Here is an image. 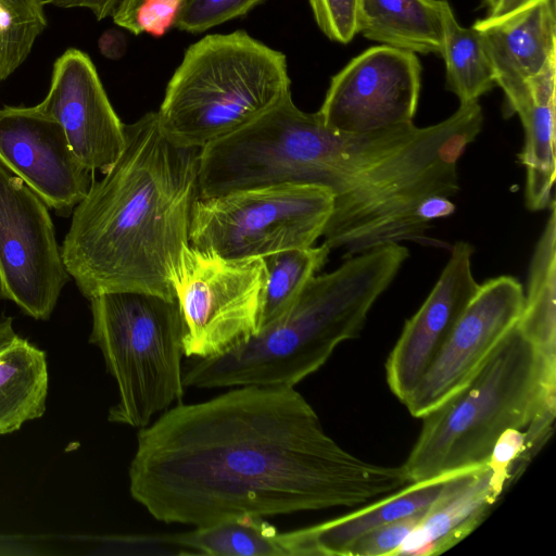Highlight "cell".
Here are the masks:
<instances>
[{"label":"cell","mask_w":556,"mask_h":556,"mask_svg":"<svg viewBox=\"0 0 556 556\" xmlns=\"http://www.w3.org/2000/svg\"><path fill=\"white\" fill-rule=\"evenodd\" d=\"M410 481L342 448L294 387L241 386L140 429L129 491L156 520L206 527L353 507Z\"/></svg>","instance_id":"cell-1"},{"label":"cell","mask_w":556,"mask_h":556,"mask_svg":"<svg viewBox=\"0 0 556 556\" xmlns=\"http://www.w3.org/2000/svg\"><path fill=\"white\" fill-rule=\"evenodd\" d=\"M200 151L170 141L156 112L125 125L121 155L73 210L61 248L85 298L135 291L176 299L173 280L200 199Z\"/></svg>","instance_id":"cell-2"},{"label":"cell","mask_w":556,"mask_h":556,"mask_svg":"<svg viewBox=\"0 0 556 556\" xmlns=\"http://www.w3.org/2000/svg\"><path fill=\"white\" fill-rule=\"evenodd\" d=\"M409 255L388 244L348 257L313 276L293 306L247 341L212 357H189L186 387H295L318 370L343 341L356 338L378 298Z\"/></svg>","instance_id":"cell-3"},{"label":"cell","mask_w":556,"mask_h":556,"mask_svg":"<svg viewBox=\"0 0 556 556\" xmlns=\"http://www.w3.org/2000/svg\"><path fill=\"white\" fill-rule=\"evenodd\" d=\"M555 417L556 356L516 323L469 381L422 417L403 467L410 483L477 469L507 429L527 432L540 450Z\"/></svg>","instance_id":"cell-4"},{"label":"cell","mask_w":556,"mask_h":556,"mask_svg":"<svg viewBox=\"0 0 556 556\" xmlns=\"http://www.w3.org/2000/svg\"><path fill=\"white\" fill-rule=\"evenodd\" d=\"M290 94L286 55L236 30L189 46L156 114L170 141L201 149L244 128Z\"/></svg>","instance_id":"cell-5"},{"label":"cell","mask_w":556,"mask_h":556,"mask_svg":"<svg viewBox=\"0 0 556 556\" xmlns=\"http://www.w3.org/2000/svg\"><path fill=\"white\" fill-rule=\"evenodd\" d=\"M97 345L118 399L108 420L142 429L185 391L184 321L176 299L119 291L89 299Z\"/></svg>","instance_id":"cell-6"},{"label":"cell","mask_w":556,"mask_h":556,"mask_svg":"<svg viewBox=\"0 0 556 556\" xmlns=\"http://www.w3.org/2000/svg\"><path fill=\"white\" fill-rule=\"evenodd\" d=\"M333 194L315 185H275L200 198L192 211L190 245L244 260L312 247L323 236Z\"/></svg>","instance_id":"cell-7"},{"label":"cell","mask_w":556,"mask_h":556,"mask_svg":"<svg viewBox=\"0 0 556 556\" xmlns=\"http://www.w3.org/2000/svg\"><path fill=\"white\" fill-rule=\"evenodd\" d=\"M265 280L262 257L226 258L187 245L173 280L185 356L212 357L255 334Z\"/></svg>","instance_id":"cell-8"},{"label":"cell","mask_w":556,"mask_h":556,"mask_svg":"<svg viewBox=\"0 0 556 556\" xmlns=\"http://www.w3.org/2000/svg\"><path fill=\"white\" fill-rule=\"evenodd\" d=\"M48 208L0 164V298L41 320L71 277Z\"/></svg>","instance_id":"cell-9"},{"label":"cell","mask_w":556,"mask_h":556,"mask_svg":"<svg viewBox=\"0 0 556 556\" xmlns=\"http://www.w3.org/2000/svg\"><path fill=\"white\" fill-rule=\"evenodd\" d=\"M416 53L379 45L331 77L317 114L334 131L365 134L413 123L420 88Z\"/></svg>","instance_id":"cell-10"},{"label":"cell","mask_w":556,"mask_h":556,"mask_svg":"<svg viewBox=\"0 0 556 556\" xmlns=\"http://www.w3.org/2000/svg\"><path fill=\"white\" fill-rule=\"evenodd\" d=\"M523 300V288L511 276L492 278L479 286L435 359L404 403L414 417H425L469 381L518 321Z\"/></svg>","instance_id":"cell-11"},{"label":"cell","mask_w":556,"mask_h":556,"mask_svg":"<svg viewBox=\"0 0 556 556\" xmlns=\"http://www.w3.org/2000/svg\"><path fill=\"white\" fill-rule=\"evenodd\" d=\"M0 164L63 216L85 198L94 176L60 123L38 105L0 109Z\"/></svg>","instance_id":"cell-12"},{"label":"cell","mask_w":556,"mask_h":556,"mask_svg":"<svg viewBox=\"0 0 556 556\" xmlns=\"http://www.w3.org/2000/svg\"><path fill=\"white\" fill-rule=\"evenodd\" d=\"M63 127L78 161L104 174L125 146L114 111L90 56L70 48L56 59L46 98L37 104Z\"/></svg>","instance_id":"cell-13"},{"label":"cell","mask_w":556,"mask_h":556,"mask_svg":"<svg viewBox=\"0 0 556 556\" xmlns=\"http://www.w3.org/2000/svg\"><path fill=\"white\" fill-rule=\"evenodd\" d=\"M472 254L468 242L457 241L452 247L438 281L405 323L388 357L387 381L402 403L418 386L479 289L471 269Z\"/></svg>","instance_id":"cell-14"},{"label":"cell","mask_w":556,"mask_h":556,"mask_svg":"<svg viewBox=\"0 0 556 556\" xmlns=\"http://www.w3.org/2000/svg\"><path fill=\"white\" fill-rule=\"evenodd\" d=\"M472 26L482 35L504 98L522 90L556 58L555 0H539L505 18H482Z\"/></svg>","instance_id":"cell-15"},{"label":"cell","mask_w":556,"mask_h":556,"mask_svg":"<svg viewBox=\"0 0 556 556\" xmlns=\"http://www.w3.org/2000/svg\"><path fill=\"white\" fill-rule=\"evenodd\" d=\"M503 492L486 464L455 475L396 556H431L446 552L480 526Z\"/></svg>","instance_id":"cell-16"},{"label":"cell","mask_w":556,"mask_h":556,"mask_svg":"<svg viewBox=\"0 0 556 556\" xmlns=\"http://www.w3.org/2000/svg\"><path fill=\"white\" fill-rule=\"evenodd\" d=\"M556 58L527 80L519 92L504 98V114H517L525 132L519 161L526 169V205L531 211L549 207L556 176L555 157Z\"/></svg>","instance_id":"cell-17"},{"label":"cell","mask_w":556,"mask_h":556,"mask_svg":"<svg viewBox=\"0 0 556 556\" xmlns=\"http://www.w3.org/2000/svg\"><path fill=\"white\" fill-rule=\"evenodd\" d=\"M455 475L409 483L352 514L293 530L296 556H345L366 533L429 508Z\"/></svg>","instance_id":"cell-18"},{"label":"cell","mask_w":556,"mask_h":556,"mask_svg":"<svg viewBox=\"0 0 556 556\" xmlns=\"http://www.w3.org/2000/svg\"><path fill=\"white\" fill-rule=\"evenodd\" d=\"M46 353L13 329V319H0V435L18 430L46 410Z\"/></svg>","instance_id":"cell-19"},{"label":"cell","mask_w":556,"mask_h":556,"mask_svg":"<svg viewBox=\"0 0 556 556\" xmlns=\"http://www.w3.org/2000/svg\"><path fill=\"white\" fill-rule=\"evenodd\" d=\"M359 33L384 46L440 55L439 0H362Z\"/></svg>","instance_id":"cell-20"},{"label":"cell","mask_w":556,"mask_h":556,"mask_svg":"<svg viewBox=\"0 0 556 556\" xmlns=\"http://www.w3.org/2000/svg\"><path fill=\"white\" fill-rule=\"evenodd\" d=\"M178 555L295 556L293 531L279 532L262 517L242 516L170 534Z\"/></svg>","instance_id":"cell-21"},{"label":"cell","mask_w":556,"mask_h":556,"mask_svg":"<svg viewBox=\"0 0 556 556\" xmlns=\"http://www.w3.org/2000/svg\"><path fill=\"white\" fill-rule=\"evenodd\" d=\"M442 17L440 56L445 63V87L459 104L479 102L495 86L494 71L481 33L462 26L447 0H439Z\"/></svg>","instance_id":"cell-22"},{"label":"cell","mask_w":556,"mask_h":556,"mask_svg":"<svg viewBox=\"0 0 556 556\" xmlns=\"http://www.w3.org/2000/svg\"><path fill=\"white\" fill-rule=\"evenodd\" d=\"M547 223L532 254L528 292L517 321L544 353L556 356V211L555 199Z\"/></svg>","instance_id":"cell-23"},{"label":"cell","mask_w":556,"mask_h":556,"mask_svg":"<svg viewBox=\"0 0 556 556\" xmlns=\"http://www.w3.org/2000/svg\"><path fill=\"white\" fill-rule=\"evenodd\" d=\"M329 253L330 249L323 243L319 247L288 249L262 257L266 280L258 331L293 306L308 280L325 265Z\"/></svg>","instance_id":"cell-24"},{"label":"cell","mask_w":556,"mask_h":556,"mask_svg":"<svg viewBox=\"0 0 556 556\" xmlns=\"http://www.w3.org/2000/svg\"><path fill=\"white\" fill-rule=\"evenodd\" d=\"M43 0H0V81L28 56L47 26Z\"/></svg>","instance_id":"cell-25"},{"label":"cell","mask_w":556,"mask_h":556,"mask_svg":"<svg viewBox=\"0 0 556 556\" xmlns=\"http://www.w3.org/2000/svg\"><path fill=\"white\" fill-rule=\"evenodd\" d=\"M265 0H182L174 26L200 34L248 14Z\"/></svg>","instance_id":"cell-26"},{"label":"cell","mask_w":556,"mask_h":556,"mask_svg":"<svg viewBox=\"0 0 556 556\" xmlns=\"http://www.w3.org/2000/svg\"><path fill=\"white\" fill-rule=\"evenodd\" d=\"M318 28L330 40L349 43L359 33L362 0H308Z\"/></svg>","instance_id":"cell-27"},{"label":"cell","mask_w":556,"mask_h":556,"mask_svg":"<svg viewBox=\"0 0 556 556\" xmlns=\"http://www.w3.org/2000/svg\"><path fill=\"white\" fill-rule=\"evenodd\" d=\"M427 509L388 522L366 533L348 548L345 556H396V553L407 536L416 529Z\"/></svg>","instance_id":"cell-28"},{"label":"cell","mask_w":556,"mask_h":556,"mask_svg":"<svg viewBox=\"0 0 556 556\" xmlns=\"http://www.w3.org/2000/svg\"><path fill=\"white\" fill-rule=\"evenodd\" d=\"M182 0H141L129 27L134 35L141 33L162 37L174 26Z\"/></svg>","instance_id":"cell-29"},{"label":"cell","mask_w":556,"mask_h":556,"mask_svg":"<svg viewBox=\"0 0 556 556\" xmlns=\"http://www.w3.org/2000/svg\"><path fill=\"white\" fill-rule=\"evenodd\" d=\"M122 0H46L45 3L62 9H89L98 21L112 16Z\"/></svg>","instance_id":"cell-30"},{"label":"cell","mask_w":556,"mask_h":556,"mask_svg":"<svg viewBox=\"0 0 556 556\" xmlns=\"http://www.w3.org/2000/svg\"><path fill=\"white\" fill-rule=\"evenodd\" d=\"M536 1L539 0H498L483 20L486 22H494L505 18Z\"/></svg>","instance_id":"cell-31"},{"label":"cell","mask_w":556,"mask_h":556,"mask_svg":"<svg viewBox=\"0 0 556 556\" xmlns=\"http://www.w3.org/2000/svg\"><path fill=\"white\" fill-rule=\"evenodd\" d=\"M140 1L141 0H122L112 15L114 23L128 30L134 13Z\"/></svg>","instance_id":"cell-32"},{"label":"cell","mask_w":556,"mask_h":556,"mask_svg":"<svg viewBox=\"0 0 556 556\" xmlns=\"http://www.w3.org/2000/svg\"><path fill=\"white\" fill-rule=\"evenodd\" d=\"M497 1L498 0H482V4L488 9V12H490L497 3Z\"/></svg>","instance_id":"cell-33"}]
</instances>
